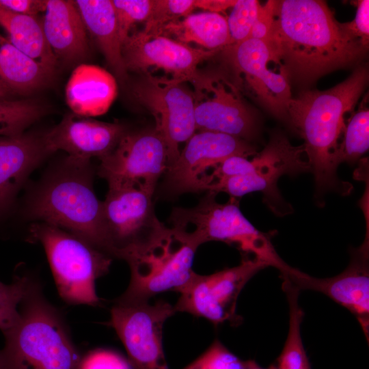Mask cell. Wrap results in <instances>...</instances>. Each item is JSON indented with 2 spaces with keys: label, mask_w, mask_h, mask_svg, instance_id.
<instances>
[{
  "label": "cell",
  "mask_w": 369,
  "mask_h": 369,
  "mask_svg": "<svg viewBox=\"0 0 369 369\" xmlns=\"http://www.w3.org/2000/svg\"><path fill=\"white\" fill-rule=\"evenodd\" d=\"M268 266L257 258L245 256L238 266L210 275L194 273L179 290L174 309L204 318L215 325L239 323L236 308L241 290L254 275Z\"/></svg>",
  "instance_id": "cell-11"
},
{
  "label": "cell",
  "mask_w": 369,
  "mask_h": 369,
  "mask_svg": "<svg viewBox=\"0 0 369 369\" xmlns=\"http://www.w3.org/2000/svg\"><path fill=\"white\" fill-rule=\"evenodd\" d=\"M100 161L98 174L109 187H131L152 193L168 168L166 146L155 128L126 132Z\"/></svg>",
  "instance_id": "cell-14"
},
{
  "label": "cell",
  "mask_w": 369,
  "mask_h": 369,
  "mask_svg": "<svg viewBox=\"0 0 369 369\" xmlns=\"http://www.w3.org/2000/svg\"><path fill=\"white\" fill-rule=\"evenodd\" d=\"M299 290L320 292L347 309L357 320L369 340V239L351 251L348 266L329 278H317L292 267L281 274Z\"/></svg>",
  "instance_id": "cell-17"
},
{
  "label": "cell",
  "mask_w": 369,
  "mask_h": 369,
  "mask_svg": "<svg viewBox=\"0 0 369 369\" xmlns=\"http://www.w3.org/2000/svg\"><path fill=\"white\" fill-rule=\"evenodd\" d=\"M197 249L181 232L164 225L145 243L122 251L118 258L128 262L131 279L118 300L149 301L161 292H178L195 273Z\"/></svg>",
  "instance_id": "cell-6"
},
{
  "label": "cell",
  "mask_w": 369,
  "mask_h": 369,
  "mask_svg": "<svg viewBox=\"0 0 369 369\" xmlns=\"http://www.w3.org/2000/svg\"><path fill=\"white\" fill-rule=\"evenodd\" d=\"M0 27L17 49L53 74L57 62L45 38L42 23L36 16L17 14L0 5Z\"/></svg>",
  "instance_id": "cell-25"
},
{
  "label": "cell",
  "mask_w": 369,
  "mask_h": 369,
  "mask_svg": "<svg viewBox=\"0 0 369 369\" xmlns=\"http://www.w3.org/2000/svg\"><path fill=\"white\" fill-rule=\"evenodd\" d=\"M115 12L122 45L130 34L133 25L146 21L153 4V0H114Z\"/></svg>",
  "instance_id": "cell-33"
},
{
  "label": "cell",
  "mask_w": 369,
  "mask_h": 369,
  "mask_svg": "<svg viewBox=\"0 0 369 369\" xmlns=\"http://www.w3.org/2000/svg\"><path fill=\"white\" fill-rule=\"evenodd\" d=\"M215 197L208 192L194 207L174 208L169 219L171 228L197 247L208 241H222L276 268L280 273L290 268L277 253L269 234L256 229L243 215L236 198L230 197L221 204Z\"/></svg>",
  "instance_id": "cell-5"
},
{
  "label": "cell",
  "mask_w": 369,
  "mask_h": 369,
  "mask_svg": "<svg viewBox=\"0 0 369 369\" xmlns=\"http://www.w3.org/2000/svg\"><path fill=\"white\" fill-rule=\"evenodd\" d=\"M256 0H236L227 18L231 45L249 38L260 6Z\"/></svg>",
  "instance_id": "cell-32"
},
{
  "label": "cell",
  "mask_w": 369,
  "mask_h": 369,
  "mask_svg": "<svg viewBox=\"0 0 369 369\" xmlns=\"http://www.w3.org/2000/svg\"><path fill=\"white\" fill-rule=\"evenodd\" d=\"M79 369H132L123 356L108 349H95L81 358Z\"/></svg>",
  "instance_id": "cell-35"
},
{
  "label": "cell",
  "mask_w": 369,
  "mask_h": 369,
  "mask_svg": "<svg viewBox=\"0 0 369 369\" xmlns=\"http://www.w3.org/2000/svg\"><path fill=\"white\" fill-rule=\"evenodd\" d=\"M52 75L0 34V80L10 90L29 93L46 85Z\"/></svg>",
  "instance_id": "cell-26"
},
{
  "label": "cell",
  "mask_w": 369,
  "mask_h": 369,
  "mask_svg": "<svg viewBox=\"0 0 369 369\" xmlns=\"http://www.w3.org/2000/svg\"><path fill=\"white\" fill-rule=\"evenodd\" d=\"M126 132L122 124L103 122L72 113L43 135L42 141L49 154L63 150L71 160L90 162L92 157L100 159L109 154Z\"/></svg>",
  "instance_id": "cell-19"
},
{
  "label": "cell",
  "mask_w": 369,
  "mask_h": 369,
  "mask_svg": "<svg viewBox=\"0 0 369 369\" xmlns=\"http://www.w3.org/2000/svg\"><path fill=\"white\" fill-rule=\"evenodd\" d=\"M0 369H8L1 351H0Z\"/></svg>",
  "instance_id": "cell-42"
},
{
  "label": "cell",
  "mask_w": 369,
  "mask_h": 369,
  "mask_svg": "<svg viewBox=\"0 0 369 369\" xmlns=\"http://www.w3.org/2000/svg\"><path fill=\"white\" fill-rule=\"evenodd\" d=\"M341 27L351 37L358 40L364 46L368 48L369 1H357L354 19L348 23H341Z\"/></svg>",
  "instance_id": "cell-36"
},
{
  "label": "cell",
  "mask_w": 369,
  "mask_h": 369,
  "mask_svg": "<svg viewBox=\"0 0 369 369\" xmlns=\"http://www.w3.org/2000/svg\"><path fill=\"white\" fill-rule=\"evenodd\" d=\"M257 154L247 141L212 131L195 133L165 173V186L174 195L204 191L208 171L227 158Z\"/></svg>",
  "instance_id": "cell-15"
},
{
  "label": "cell",
  "mask_w": 369,
  "mask_h": 369,
  "mask_svg": "<svg viewBox=\"0 0 369 369\" xmlns=\"http://www.w3.org/2000/svg\"><path fill=\"white\" fill-rule=\"evenodd\" d=\"M369 147L368 96L366 95L352 113L344 130L336 153V162L353 163Z\"/></svg>",
  "instance_id": "cell-28"
},
{
  "label": "cell",
  "mask_w": 369,
  "mask_h": 369,
  "mask_svg": "<svg viewBox=\"0 0 369 369\" xmlns=\"http://www.w3.org/2000/svg\"><path fill=\"white\" fill-rule=\"evenodd\" d=\"M152 195L135 187H109L102 206L114 257L145 243L164 226L154 214Z\"/></svg>",
  "instance_id": "cell-18"
},
{
  "label": "cell",
  "mask_w": 369,
  "mask_h": 369,
  "mask_svg": "<svg viewBox=\"0 0 369 369\" xmlns=\"http://www.w3.org/2000/svg\"><path fill=\"white\" fill-rule=\"evenodd\" d=\"M162 35L185 44L194 43L207 51L219 52L231 45L227 18L206 11L191 13L169 23Z\"/></svg>",
  "instance_id": "cell-24"
},
{
  "label": "cell",
  "mask_w": 369,
  "mask_h": 369,
  "mask_svg": "<svg viewBox=\"0 0 369 369\" xmlns=\"http://www.w3.org/2000/svg\"><path fill=\"white\" fill-rule=\"evenodd\" d=\"M46 3L45 0H0V5L13 12L33 16L45 11Z\"/></svg>",
  "instance_id": "cell-38"
},
{
  "label": "cell",
  "mask_w": 369,
  "mask_h": 369,
  "mask_svg": "<svg viewBox=\"0 0 369 369\" xmlns=\"http://www.w3.org/2000/svg\"><path fill=\"white\" fill-rule=\"evenodd\" d=\"M194 9L195 0H153L150 15L141 31L147 35H162L167 25L188 16Z\"/></svg>",
  "instance_id": "cell-30"
},
{
  "label": "cell",
  "mask_w": 369,
  "mask_h": 369,
  "mask_svg": "<svg viewBox=\"0 0 369 369\" xmlns=\"http://www.w3.org/2000/svg\"><path fill=\"white\" fill-rule=\"evenodd\" d=\"M185 83L145 74L133 86L135 98L153 115L154 128L164 140L168 168L180 155L179 145L196 131L193 94Z\"/></svg>",
  "instance_id": "cell-10"
},
{
  "label": "cell",
  "mask_w": 369,
  "mask_h": 369,
  "mask_svg": "<svg viewBox=\"0 0 369 369\" xmlns=\"http://www.w3.org/2000/svg\"><path fill=\"white\" fill-rule=\"evenodd\" d=\"M251 160L252 172L215 180L206 191L216 195L224 192L235 198L260 191L264 202L276 215L283 217L291 213L292 206L283 199L277 184L284 175L311 172L303 146H292L284 135L273 134L264 148Z\"/></svg>",
  "instance_id": "cell-8"
},
{
  "label": "cell",
  "mask_w": 369,
  "mask_h": 369,
  "mask_svg": "<svg viewBox=\"0 0 369 369\" xmlns=\"http://www.w3.org/2000/svg\"><path fill=\"white\" fill-rule=\"evenodd\" d=\"M368 81V68L359 66L334 87L302 91L288 105L287 118L304 140L305 153L314 176L316 200L327 192L348 195L353 190L351 183L338 176L336 153L346 115L354 112Z\"/></svg>",
  "instance_id": "cell-2"
},
{
  "label": "cell",
  "mask_w": 369,
  "mask_h": 369,
  "mask_svg": "<svg viewBox=\"0 0 369 369\" xmlns=\"http://www.w3.org/2000/svg\"><path fill=\"white\" fill-rule=\"evenodd\" d=\"M222 51L234 72V82L278 118H287L292 99L290 74L270 44L247 38Z\"/></svg>",
  "instance_id": "cell-9"
},
{
  "label": "cell",
  "mask_w": 369,
  "mask_h": 369,
  "mask_svg": "<svg viewBox=\"0 0 369 369\" xmlns=\"http://www.w3.org/2000/svg\"><path fill=\"white\" fill-rule=\"evenodd\" d=\"M33 281L18 276L11 284L0 282V330L4 333L12 327L19 316V306Z\"/></svg>",
  "instance_id": "cell-31"
},
{
  "label": "cell",
  "mask_w": 369,
  "mask_h": 369,
  "mask_svg": "<svg viewBox=\"0 0 369 369\" xmlns=\"http://www.w3.org/2000/svg\"><path fill=\"white\" fill-rule=\"evenodd\" d=\"M46 252L59 295L70 304L97 305L96 280L109 271L112 257L84 240L44 222L29 230Z\"/></svg>",
  "instance_id": "cell-7"
},
{
  "label": "cell",
  "mask_w": 369,
  "mask_h": 369,
  "mask_svg": "<svg viewBox=\"0 0 369 369\" xmlns=\"http://www.w3.org/2000/svg\"><path fill=\"white\" fill-rule=\"evenodd\" d=\"M246 369H275L274 364L271 365L267 368L260 367L255 361L247 360Z\"/></svg>",
  "instance_id": "cell-41"
},
{
  "label": "cell",
  "mask_w": 369,
  "mask_h": 369,
  "mask_svg": "<svg viewBox=\"0 0 369 369\" xmlns=\"http://www.w3.org/2000/svg\"><path fill=\"white\" fill-rule=\"evenodd\" d=\"M27 212L31 218L68 232L114 257L102 202L93 190L90 162L66 158L37 191Z\"/></svg>",
  "instance_id": "cell-3"
},
{
  "label": "cell",
  "mask_w": 369,
  "mask_h": 369,
  "mask_svg": "<svg viewBox=\"0 0 369 369\" xmlns=\"http://www.w3.org/2000/svg\"><path fill=\"white\" fill-rule=\"evenodd\" d=\"M290 78L312 82L359 62L368 48L347 34L325 1H276L266 41Z\"/></svg>",
  "instance_id": "cell-1"
},
{
  "label": "cell",
  "mask_w": 369,
  "mask_h": 369,
  "mask_svg": "<svg viewBox=\"0 0 369 369\" xmlns=\"http://www.w3.org/2000/svg\"><path fill=\"white\" fill-rule=\"evenodd\" d=\"M42 29L57 62L76 64L89 53L86 27L74 1L47 0Z\"/></svg>",
  "instance_id": "cell-20"
},
{
  "label": "cell",
  "mask_w": 369,
  "mask_h": 369,
  "mask_svg": "<svg viewBox=\"0 0 369 369\" xmlns=\"http://www.w3.org/2000/svg\"><path fill=\"white\" fill-rule=\"evenodd\" d=\"M217 53L163 35H147L142 31L130 33L122 45L127 71L145 74L161 70L165 77L182 83H191L199 72V64Z\"/></svg>",
  "instance_id": "cell-16"
},
{
  "label": "cell",
  "mask_w": 369,
  "mask_h": 369,
  "mask_svg": "<svg viewBox=\"0 0 369 369\" xmlns=\"http://www.w3.org/2000/svg\"><path fill=\"white\" fill-rule=\"evenodd\" d=\"M49 154L42 136H0V211L13 200L27 176Z\"/></svg>",
  "instance_id": "cell-21"
},
{
  "label": "cell",
  "mask_w": 369,
  "mask_h": 369,
  "mask_svg": "<svg viewBox=\"0 0 369 369\" xmlns=\"http://www.w3.org/2000/svg\"><path fill=\"white\" fill-rule=\"evenodd\" d=\"M282 279V290L289 306V327L284 348L273 364L275 369H311L301 333L304 313L299 303L300 290L288 280Z\"/></svg>",
  "instance_id": "cell-27"
},
{
  "label": "cell",
  "mask_w": 369,
  "mask_h": 369,
  "mask_svg": "<svg viewBox=\"0 0 369 369\" xmlns=\"http://www.w3.org/2000/svg\"><path fill=\"white\" fill-rule=\"evenodd\" d=\"M10 90L0 80V99H8Z\"/></svg>",
  "instance_id": "cell-40"
},
{
  "label": "cell",
  "mask_w": 369,
  "mask_h": 369,
  "mask_svg": "<svg viewBox=\"0 0 369 369\" xmlns=\"http://www.w3.org/2000/svg\"><path fill=\"white\" fill-rule=\"evenodd\" d=\"M275 4V0H269L264 4H260L249 38L268 41L274 21Z\"/></svg>",
  "instance_id": "cell-37"
},
{
  "label": "cell",
  "mask_w": 369,
  "mask_h": 369,
  "mask_svg": "<svg viewBox=\"0 0 369 369\" xmlns=\"http://www.w3.org/2000/svg\"><path fill=\"white\" fill-rule=\"evenodd\" d=\"M247 360H242L228 350L219 340L196 359L182 369H246Z\"/></svg>",
  "instance_id": "cell-34"
},
{
  "label": "cell",
  "mask_w": 369,
  "mask_h": 369,
  "mask_svg": "<svg viewBox=\"0 0 369 369\" xmlns=\"http://www.w3.org/2000/svg\"><path fill=\"white\" fill-rule=\"evenodd\" d=\"M114 77L97 66L81 64L72 72L66 87V99L72 113L84 117L104 114L115 100Z\"/></svg>",
  "instance_id": "cell-22"
},
{
  "label": "cell",
  "mask_w": 369,
  "mask_h": 369,
  "mask_svg": "<svg viewBox=\"0 0 369 369\" xmlns=\"http://www.w3.org/2000/svg\"><path fill=\"white\" fill-rule=\"evenodd\" d=\"M236 0H195V8L220 14L232 8Z\"/></svg>",
  "instance_id": "cell-39"
},
{
  "label": "cell",
  "mask_w": 369,
  "mask_h": 369,
  "mask_svg": "<svg viewBox=\"0 0 369 369\" xmlns=\"http://www.w3.org/2000/svg\"><path fill=\"white\" fill-rule=\"evenodd\" d=\"M44 112L42 107L33 100L0 99V136L24 133Z\"/></svg>",
  "instance_id": "cell-29"
},
{
  "label": "cell",
  "mask_w": 369,
  "mask_h": 369,
  "mask_svg": "<svg viewBox=\"0 0 369 369\" xmlns=\"http://www.w3.org/2000/svg\"><path fill=\"white\" fill-rule=\"evenodd\" d=\"M191 83L196 131L225 133L246 141L257 135V117L234 81L220 72H199Z\"/></svg>",
  "instance_id": "cell-12"
},
{
  "label": "cell",
  "mask_w": 369,
  "mask_h": 369,
  "mask_svg": "<svg viewBox=\"0 0 369 369\" xmlns=\"http://www.w3.org/2000/svg\"><path fill=\"white\" fill-rule=\"evenodd\" d=\"M74 3L86 29L96 40L107 63L120 80L127 79L122 55V42L112 1L77 0Z\"/></svg>",
  "instance_id": "cell-23"
},
{
  "label": "cell",
  "mask_w": 369,
  "mask_h": 369,
  "mask_svg": "<svg viewBox=\"0 0 369 369\" xmlns=\"http://www.w3.org/2000/svg\"><path fill=\"white\" fill-rule=\"evenodd\" d=\"M8 369H79L81 357L63 318L32 282L15 324L3 333Z\"/></svg>",
  "instance_id": "cell-4"
},
{
  "label": "cell",
  "mask_w": 369,
  "mask_h": 369,
  "mask_svg": "<svg viewBox=\"0 0 369 369\" xmlns=\"http://www.w3.org/2000/svg\"><path fill=\"white\" fill-rule=\"evenodd\" d=\"M174 305L159 300H117L111 310L110 325L124 344L134 369H169L163 346L165 322L176 313Z\"/></svg>",
  "instance_id": "cell-13"
}]
</instances>
